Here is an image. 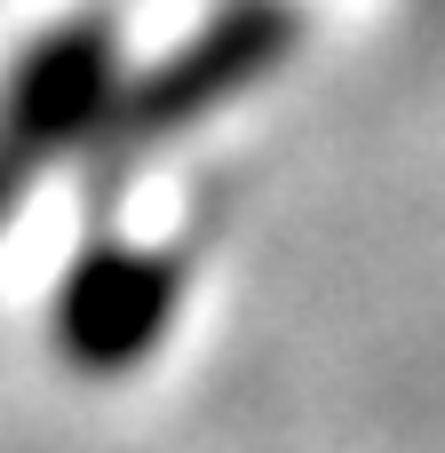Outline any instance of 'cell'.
Segmentation results:
<instances>
[{
    "label": "cell",
    "mask_w": 445,
    "mask_h": 453,
    "mask_svg": "<svg viewBox=\"0 0 445 453\" xmlns=\"http://www.w3.org/2000/svg\"><path fill=\"white\" fill-rule=\"evenodd\" d=\"M295 40H303V16L287 0H231V8H215L167 64H151L135 88H119V104L104 119V143L111 151H143V143L207 119L215 104H231L255 80H271L295 56Z\"/></svg>",
    "instance_id": "1"
},
{
    "label": "cell",
    "mask_w": 445,
    "mask_h": 453,
    "mask_svg": "<svg viewBox=\"0 0 445 453\" xmlns=\"http://www.w3.org/2000/svg\"><path fill=\"white\" fill-rule=\"evenodd\" d=\"M119 88H111V24L104 16H80V24H56L32 40V56L8 72V96H0V135L40 159V151H64L80 135H104Z\"/></svg>",
    "instance_id": "3"
},
{
    "label": "cell",
    "mask_w": 445,
    "mask_h": 453,
    "mask_svg": "<svg viewBox=\"0 0 445 453\" xmlns=\"http://www.w3.org/2000/svg\"><path fill=\"white\" fill-rule=\"evenodd\" d=\"M24 175H32V159H24V151L0 135V223L16 215V199H24Z\"/></svg>",
    "instance_id": "4"
},
{
    "label": "cell",
    "mask_w": 445,
    "mask_h": 453,
    "mask_svg": "<svg viewBox=\"0 0 445 453\" xmlns=\"http://www.w3.org/2000/svg\"><path fill=\"white\" fill-rule=\"evenodd\" d=\"M175 319V263L143 255V247H88L64 287H56V350L80 374H119L135 366Z\"/></svg>",
    "instance_id": "2"
}]
</instances>
